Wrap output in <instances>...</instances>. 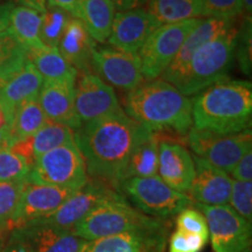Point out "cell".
Listing matches in <instances>:
<instances>
[{
  "mask_svg": "<svg viewBox=\"0 0 252 252\" xmlns=\"http://www.w3.org/2000/svg\"><path fill=\"white\" fill-rule=\"evenodd\" d=\"M152 133L123 110L82 124L74 139L84 158L89 179L117 189L131 156Z\"/></svg>",
  "mask_w": 252,
  "mask_h": 252,
  "instance_id": "cell-1",
  "label": "cell"
},
{
  "mask_svg": "<svg viewBox=\"0 0 252 252\" xmlns=\"http://www.w3.org/2000/svg\"><path fill=\"white\" fill-rule=\"evenodd\" d=\"M252 84L220 80L195 94L191 100L193 127L216 134L238 133L251 128Z\"/></svg>",
  "mask_w": 252,
  "mask_h": 252,
  "instance_id": "cell-2",
  "label": "cell"
},
{
  "mask_svg": "<svg viewBox=\"0 0 252 252\" xmlns=\"http://www.w3.org/2000/svg\"><path fill=\"white\" fill-rule=\"evenodd\" d=\"M124 112L147 130L187 135L193 127L191 99L168 82L145 81L125 96Z\"/></svg>",
  "mask_w": 252,
  "mask_h": 252,
  "instance_id": "cell-3",
  "label": "cell"
},
{
  "mask_svg": "<svg viewBox=\"0 0 252 252\" xmlns=\"http://www.w3.org/2000/svg\"><path fill=\"white\" fill-rule=\"evenodd\" d=\"M239 28L236 26L225 34L200 47L194 53L174 86L185 96H195L223 80L231 64L237 47Z\"/></svg>",
  "mask_w": 252,
  "mask_h": 252,
  "instance_id": "cell-4",
  "label": "cell"
},
{
  "mask_svg": "<svg viewBox=\"0 0 252 252\" xmlns=\"http://www.w3.org/2000/svg\"><path fill=\"white\" fill-rule=\"evenodd\" d=\"M168 225H171L169 220L145 215L128 204L126 198H121L99 204L78 222L71 232L84 241H94L128 232L161 229Z\"/></svg>",
  "mask_w": 252,
  "mask_h": 252,
  "instance_id": "cell-5",
  "label": "cell"
},
{
  "mask_svg": "<svg viewBox=\"0 0 252 252\" xmlns=\"http://www.w3.org/2000/svg\"><path fill=\"white\" fill-rule=\"evenodd\" d=\"M27 181L78 190L89 181V175L84 158L72 141L41 156L31 167Z\"/></svg>",
  "mask_w": 252,
  "mask_h": 252,
  "instance_id": "cell-6",
  "label": "cell"
},
{
  "mask_svg": "<svg viewBox=\"0 0 252 252\" xmlns=\"http://www.w3.org/2000/svg\"><path fill=\"white\" fill-rule=\"evenodd\" d=\"M119 188L139 212L159 220H169L194 203L188 194L174 190L158 175L127 179Z\"/></svg>",
  "mask_w": 252,
  "mask_h": 252,
  "instance_id": "cell-7",
  "label": "cell"
},
{
  "mask_svg": "<svg viewBox=\"0 0 252 252\" xmlns=\"http://www.w3.org/2000/svg\"><path fill=\"white\" fill-rule=\"evenodd\" d=\"M201 21L202 18L190 19L178 24L162 25L151 34L138 52L145 81L161 77L169 64L174 61L185 40L201 24Z\"/></svg>",
  "mask_w": 252,
  "mask_h": 252,
  "instance_id": "cell-8",
  "label": "cell"
},
{
  "mask_svg": "<svg viewBox=\"0 0 252 252\" xmlns=\"http://www.w3.org/2000/svg\"><path fill=\"white\" fill-rule=\"evenodd\" d=\"M194 154L230 174L239 160L252 150L251 128L232 134H216L191 127L187 133Z\"/></svg>",
  "mask_w": 252,
  "mask_h": 252,
  "instance_id": "cell-9",
  "label": "cell"
},
{
  "mask_svg": "<svg viewBox=\"0 0 252 252\" xmlns=\"http://www.w3.org/2000/svg\"><path fill=\"white\" fill-rule=\"evenodd\" d=\"M194 204L206 217L214 252H251V223L228 204Z\"/></svg>",
  "mask_w": 252,
  "mask_h": 252,
  "instance_id": "cell-10",
  "label": "cell"
},
{
  "mask_svg": "<svg viewBox=\"0 0 252 252\" xmlns=\"http://www.w3.org/2000/svg\"><path fill=\"white\" fill-rule=\"evenodd\" d=\"M121 198L125 197L118 193L117 189L105 182L89 179V181L71 194L55 213L43 219L35 220V222L71 231L78 222L89 215L99 204Z\"/></svg>",
  "mask_w": 252,
  "mask_h": 252,
  "instance_id": "cell-11",
  "label": "cell"
},
{
  "mask_svg": "<svg viewBox=\"0 0 252 252\" xmlns=\"http://www.w3.org/2000/svg\"><path fill=\"white\" fill-rule=\"evenodd\" d=\"M91 68L112 88L127 93L145 82L139 55L112 47L94 46L91 53Z\"/></svg>",
  "mask_w": 252,
  "mask_h": 252,
  "instance_id": "cell-12",
  "label": "cell"
},
{
  "mask_svg": "<svg viewBox=\"0 0 252 252\" xmlns=\"http://www.w3.org/2000/svg\"><path fill=\"white\" fill-rule=\"evenodd\" d=\"M75 109L82 124L123 111L113 88L93 72L78 74Z\"/></svg>",
  "mask_w": 252,
  "mask_h": 252,
  "instance_id": "cell-13",
  "label": "cell"
},
{
  "mask_svg": "<svg viewBox=\"0 0 252 252\" xmlns=\"http://www.w3.org/2000/svg\"><path fill=\"white\" fill-rule=\"evenodd\" d=\"M75 191L76 190L55 186L32 184L26 179L20 203L12 220L11 230L52 215Z\"/></svg>",
  "mask_w": 252,
  "mask_h": 252,
  "instance_id": "cell-14",
  "label": "cell"
},
{
  "mask_svg": "<svg viewBox=\"0 0 252 252\" xmlns=\"http://www.w3.org/2000/svg\"><path fill=\"white\" fill-rule=\"evenodd\" d=\"M160 27L146 8L117 11L113 19L108 43L112 48L138 54L145 41Z\"/></svg>",
  "mask_w": 252,
  "mask_h": 252,
  "instance_id": "cell-15",
  "label": "cell"
},
{
  "mask_svg": "<svg viewBox=\"0 0 252 252\" xmlns=\"http://www.w3.org/2000/svg\"><path fill=\"white\" fill-rule=\"evenodd\" d=\"M195 175L194 158L180 143L160 140L158 176L179 193L188 194Z\"/></svg>",
  "mask_w": 252,
  "mask_h": 252,
  "instance_id": "cell-16",
  "label": "cell"
},
{
  "mask_svg": "<svg viewBox=\"0 0 252 252\" xmlns=\"http://www.w3.org/2000/svg\"><path fill=\"white\" fill-rule=\"evenodd\" d=\"M169 229L171 225L86 241L80 252H166Z\"/></svg>",
  "mask_w": 252,
  "mask_h": 252,
  "instance_id": "cell-17",
  "label": "cell"
},
{
  "mask_svg": "<svg viewBox=\"0 0 252 252\" xmlns=\"http://www.w3.org/2000/svg\"><path fill=\"white\" fill-rule=\"evenodd\" d=\"M195 175L188 195L195 203L206 206H224L230 201L232 179L228 173L193 156Z\"/></svg>",
  "mask_w": 252,
  "mask_h": 252,
  "instance_id": "cell-18",
  "label": "cell"
},
{
  "mask_svg": "<svg viewBox=\"0 0 252 252\" xmlns=\"http://www.w3.org/2000/svg\"><path fill=\"white\" fill-rule=\"evenodd\" d=\"M237 26V20H226V19L206 18L202 19L201 24L191 32L185 40L181 49L166 71L161 75V80L174 84L175 81L180 77L189 60L196 50L210 41L225 34Z\"/></svg>",
  "mask_w": 252,
  "mask_h": 252,
  "instance_id": "cell-19",
  "label": "cell"
},
{
  "mask_svg": "<svg viewBox=\"0 0 252 252\" xmlns=\"http://www.w3.org/2000/svg\"><path fill=\"white\" fill-rule=\"evenodd\" d=\"M37 100L48 121L60 123L74 131L81 127L82 123L75 109V83L43 81Z\"/></svg>",
  "mask_w": 252,
  "mask_h": 252,
  "instance_id": "cell-20",
  "label": "cell"
},
{
  "mask_svg": "<svg viewBox=\"0 0 252 252\" xmlns=\"http://www.w3.org/2000/svg\"><path fill=\"white\" fill-rule=\"evenodd\" d=\"M13 230L32 252H80L86 242L69 230L54 228L35 220Z\"/></svg>",
  "mask_w": 252,
  "mask_h": 252,
  "instance_id": "cell-21",
  "label": "cell"
},
{
  "mask_svg": "<svg viewBox=\"0 0 252 252\" xmlns=\"http://www.w3.org/2000/svg\"><path fill=\"white\" fill-rule=\"evenodd\" d=\"M74 134L75 131L68 126L47 121L46 124L32 137L13 144L11 149L20 154L32 167L45 153L64 144L75 141Z\"/></svg>",
  "mask_w": 252,
  "mask_h": 252,
  "instance_id": "cell-22",
  "label": "cell"
},
{
  "mask_svg": "<svg viewBox=\"0 0 252 252\" xmlns=\"http://www.w3.org/2000/svg\"><path fill=\"white\" fill-rule=\"evenodd\" d=\"M96 45L80 19L70 18L59 41L58 49L78 74H84L93 69L91 53Z\"/></svg>",
  "mask_w": 252,
  "mask_h": 252,
  "instance_id": "cell-23",
  "label": "cell"
},
{
  "mask_svg": "<svg viewBox=\"0 0 252 252\" xmlns=\"http://www.w3.org/2000/svg\"><path fill=\"white\" fill-rule=\"evenodd\" d=\"M43 80L27 62L20 70L0 81V102L13 115L19 106L39 97Z\"/></svg>",
  "mask_w": 252,
  "mask_h": 252,
  "instance_id": "cell-24",
  "label": "cell"
},
{
  "mask_svg": "<svg viewBox=\"0 0 252 252\" xmlns=\"http://www.w3.org/2000/svg\"><path fill=\"white\" fill-rule=\"evenodd\" d=\"M28 62L36 69L43 81L76 83L78 71L69 64L58 48L40 47L27 50Z\"/></svg>",
  "mask_w": 252,
  "mask_h": 252,
  "instance_id": "cell-25",
  "label": "cell"
},
{
  "mask_svg": "<svg viewBox=\"0 0 252 252\" xmlns=\"http://www.w3.org/2000/svg\"><path fill=\"white\" fill-rule=\"evenodd\" d=\"M116 12L111 0H82L78 19L94 42L104 43L111 33Z\"/></svg>",
  "mask_w": 252,
  "mask_h": 252,
  "instance_id": "cell-26",
  "label": "cell"
},
{
  "mask_svg": "<svg viewBox=\"0 0 252 252\" xmlns=\"http://www.w3.org/2000/svg\"><path fill=\"white\" fill-rule=\"evenodd\" d=\"M147 11L160 26L202 18L203 0H150Z\"/></svg>",
  "mask_w": 252,
  "mask_h": 252,
  "instance_id": "cell-27",
  "label": "cell"
},
{
  "mask_svg": "<svg viewBox=\"0 0 252 252\" xmlns=\"http://www.w3.org/2000/svg\"><path fill=\"white\" fill-rule=\"evenodd\" d=\"M42 13L25 6H13L9 14L8 30L27 50L43 47L40 40Z\"/></svg>",
  "mask_w": 252,
  "mask_h": 252,
  "instance_id": "cell-28",
  "label": "cell"
},
{
  "mask_svg": "<svg viewBox=\"0 0 252 252\" xmlns=\"http://www.w3.org/2000/svg\"><path fill=\"white\" fill-rule=\"evenodd\" d=\"M47 119L45 112L41 108L39 100L32 99L20 105L15 110L9 127V145L25 140L37 132L46 124Z\"/></svg>",
  "mask_w": 252,
  "mask_h": 252,
  "instance_id": "cell-29",
  "label": "cell"
},
{
  "mask_svg": "<svg viewBox=\"0 0 252 252\" xmlns=\"http://www.w3.org/2000/svg\"><path fill=\"white\" fill-rule=\"evenodd\" d=\"M159 143V133L153 132L135 149L126 165L123 181L131 178H150L158 175Z\"/></svg>",
  "mask_w": 252,
  "mask_h": 252,
  "instance_id": "cell-30",
  "label": "cell"
},
{
  "mask_svg": "<svg viewBox=\"0 0 252 252\" xmlns=\"http://www.w3.org/2000/svg\"><path fill=\"white\" fill-rule=\"evenodd\" d=\"M28 62L27 49L9 30L0 34V81L20 70Z\"/></svg>",
  "mask_w": 252,
  "mask_h": 252,
  "instance_id": "cell-31",
  "label": "cell"
},
{
  "mask_svg": "<svg viewBox=\"0 0 252 252\" xmlns=\"http://www.w3.org/2000/svg\"><path fill=\"white\" fill-rule=\"evenodd\" d=\"M26 179L0 182V234L9 231L13 217L20 203Z\"/></svg>",
  "mask_w": 252,
  "mask_h": 252,
  "instance_id": "cell-32",
  "label": "cell"
},
{
  "mask_svg": "<svg viewBox=\"0 0 252 252\" xmlns=\"http://www.w3.org/2000/svg\"><path fill=\"white\" fill-rule=\"evenodd\" d=\"M72 18L61 8L47 6L45 13H42V21L40 28V40L43 46L58 48L68 21Z\"/></svg>",
  "mask_w": 252,
  "mask_h": 252,
  "instance_id": "cell-33",
  "label": "cell"
},
{
  "mask_svg": "<svg viewBox=\"0 0 252 252\" xmlns=\"http://www.w3.org/2000/svg\"><path fill=\"white\" fill-rule=\"evenodd\" d=\"M31 166L11 147H0V182L27 179Z\"/></svg>",
  "mask_w": 252,
  "mask_h": 252,
  "instance_id": "cell-34",
  "label": "cell"
},
{
  "mask_svg": "<svg viewBox=\"0 0 252 252\" xmlns=\"http://www.w3.org/2000/svg\"><path fill=\"white\" fill-rule=\"evenodd\" d=\"M176 230L185 234L200 236L209 242V229L206 217L197 208L188 207L176 215Z\"/></svg>",
  "mask_w": 252,
  "mask_h": 252,
  "instance_id": "cell-35",
  "label": "cell"
},
{
  "mask_svg": "<svg viewBox=\"0 0 252 252\" xmlns=\"http://www.w3.org/2000/svg\"><path fill=\"white\" fill-rule=\"evenodd\" d=\"M230 207L238 215L251 223L252 220V181L232 180Z\"/></svg>",
  "mask_w": 252,
  "mask_h": 252,
  "instance_id": "cell-36",
  "label": "cell"
},
{
  "mask_svg": "<svg viewBox=\"0 0 252 252\" xmlns=\"http://www.w3.org/2000/svg\"><path fill=\"white\" fill-rule=\"evenodd\" d=\"M244 14L242 0H203L202 17L237 20Z\"/></svg>",
  "mask_w": 252,
  "mask_h": 252,
  "instance_id": "cell-37",
  "label": "cell"
},
{
  "mask_svg": "<svg viewBox=\"0 0 252 252\" xmlns=\"http://www.w3.org/2000/svg\"><path fill=\"white\" fill-rule=\"evenodd\" d=\"M208 241L200 236L185 234L176 230L168 241V252H201Z\"/></svg>",
  "mask_w": 252,
  "mask_h": 252,
  "instance_id": "cell-38",
  "label": "cell"
},
{
  "mask_svg": "<svg viewBox=\"0 0 252 252\" xmlns=\"http://www.w3.org/2000/svg\"><path fill=\"white\" fill-rule=\"evenodd\" d=\"M0 252H32L14 230L0 234Z\"/></svg>",
  "mask_w": 252,
  "mask_h": 252,
  "instance_id": "cell-39",
  "label": "cell"
},
{
  "mask_svg": "<svg viewBox=\"0 0 252 252\" xmlns=\"http://www.w3.org/2000/svg\"><path fill=\"white\" fill-rule=\"evenodd\" d=\"M230 174L232 180L252 181V150L239 160Z\"/></svg>",
  "mask_w": 252,
  "mask_h": 252,
  "instance_id": "cell-40",
  "label": "cell"
},
{
  "mask_svg": "<svg viewBox=\"0 0 252 252\" xmlns=\"http://www.w3.org/2000/svg\"><path fill=\"white\" fill-rule=\"evenodd\" d=\"M82 0H46L47 6L58 7L67 12L72 18H77L80 14V5Z\"/></svg>",
  "mask_w": 252,
  "mask_h": 252,
  "instance_id": "cell-41",
  "label": "cell"
},
{
  "mask_svg": "<svg viewBox=\"0 0 252 252\" xmlns=\"http://www.w3.org/2000/svg\"><path fill=\"white\" fill-rule=\"evenodd\" d=\"M0 2H11L15 6H25L35 9L40 13H45L47 9L46 0H0Z\"/></svg>",
  "mask_w": 252,
  "mask_h": 252,
  "instance_id": "cell-42",
  "label": "cell"
},
{
  "mask_svg": "<svg viewBox=\"0 0 252 252\" xmlns=\"http://www.w3.org/2000/svg\"><path fill=\"white\" fill-rule=\"evenodd\" d=\"M116 11H127V9L141 8L149 4L150 0H111Z\"/></svg>",
  "mask_w": 252,
  "mask_h": 252,
  "instance_id": "cell-43",
  "label": "cell"
},
{
  "mask_svg": "<svg viewBox=\"0 0 252 252\" xmlns=\"http://www.w3.org/2000/svg\"><path fill=\"white\" fill-rule=\"evenodd\" d=\"M13 6L11 2H0V34L8 30L9 14Z\"/></svg>",
  "mask_w": 252,
  "mask_h": 252,
  "instance_id": "cell-44",
  "label": "cell"
},
{
  "mask_svg": "<svg viewBox=\"0 0 252 252\" xmlns=\"http://www.w3.org/2000/svg\"><path fill=\"white\" fill-rule=\"evenodd\" d=\"M12 118H13V115L0 102V132H5V133L9 134Z\"/></svg>",
  "mask_w": 252,
  "mask_h": 252,
  "instance_id": "cell-45",
  "label": "cell"
},
{
  "mask_svg": "<svg viewBox=\"0 0 252 252\" xmlns=\"http://www.w3.org/2000/svg\"><path fill=\"white\" fill-rule=\"evenodd\" d=\"M0 147H11L8 139V133L0 132Z\"/></svg>",
  "mask_w": 252,
  "mask_h": 252,
  "instance_id": "cell-46",
  "label": "cell"
},
{
  "mask_svg": "<svg viewBox=\"0 0 252 252\" xmlns=\"http://www.w3.org/2000/svg\"><path fill=\"white\" fill-rule=\"evenodd\" d=\"M244 7V13L247 15H251L252 11V0H242Z\"/></svg>",
  "mask_w": 252,
  "mask_h": 252,
  "instance_id": "cell-47",
  "label": "cell"
}]
</instances>
